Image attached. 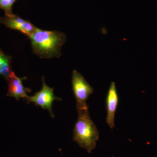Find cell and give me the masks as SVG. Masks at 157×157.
Masks as SVG:
<instances>
[{"mask_svg":"<svg viewBox=\"0 0 157 157\" xmlns=\"http://www.w3.org/2000/svg\"><path fill=\"white\" fill-rule=\"evenodd\" d=\"M42 89L36 92L34 95L29 96L26 98L27 103H33L35 105L42 107V109H47L52 118L55 117L52 111V106L54 101H62L61 98L56 97L54 94L53 88H51L46 85L45 78L42 77Z\"/></svg>","mask_w":157,"mask_h":157,"instance_id":"obj_4","label":"cell"},{"mask_svg":"<svg viewBox=\"0 0 157 157\" xmlns=\"http://www.w3.org/2000/svg\"><path fill=\"white\" fill-rule=\"evenodd\" d=\"M29 38L33 52L41 58L59 57L61 49L66 41V35L61 32L38 28Z\"/></svg>","mask_w":157,"mask_h":157,"instance_id":"obj_1","label":"cell"},{"mask_svg":"<svg viewBox=\"0 0 157 157\" xmlns=\"http://www.w3.org/2000/svg\"><path fill=\"white\" fill-rule=\"evenodd\" d=\"M11 63L12 57L5 54L0 48V75L5 78L12 71Z\"/></svg>","mask_w":157,"mask_h":157,"instance_id":"obj_8","label":"cell"},{"mask_svg":"<svg viewBox=\"0 0 157 157\" xmlns=\"http://www.w3.org/2000/svg\"><path fill=\"white\" fill-rule=\"evenodd\" d=\"M72 88L76 100L77 111L89 109L86 101L94 93V89L90 85L83 76L76 70L72 73Z\"/></svg>","mask_w":157,"mask_h":157,"instance_id":"obj_3","label":"cell"},{"mask_svg":"<svg viewBox=\"0 0 157 157\" xmlns=\"http://www.w3.org/2000/svg\"><path fill=\"white\" fill-rule=\"evenodd\" d=\"M77 112L78 118L73 129V140L91 154L95 148L99 132L90 117L89 109Z\"/></svg>","mask_w":157,"mask_h":157,"instance_id":"obj_2","label":"cell"},{"mask_svg":"<svg viewBox=\"0 0 157 157\" xmlns=\"http://www.w3.org/2000/svg\"><path fill=\"white\" fill-rule=\"evenodd\" d=\"M0 24H2L12 30H15L26 35L29 38L33 33L36 27L29 21L21 18L17 14L0 17Z\"/></svg>","mask_w":157,"mask_h":157,"instance_id":"obj_6","label":"cell"},{"mask_svg":"<svg viewBox=\"0 0 157 157\" xmlns=\"http://www.w3.org/2000/svg\"><path fill=\"white\" fill-rule=\"evenodd\" d=\"M6 79L8 85L7 96L15 98L17 101L21 98L25 100L29 97L27 94L31 93L32 90L25 87L22 82L24 80L26 79V77H17L12 71Z\"/></svg>","mask_w":157,"mask_h":157,"instance_id":"obj_5","label":"cell"},{"mask_svg":"<svg viewBox=\"0 0 157 157\" xmlns=\"http://www.w3.org/2000/svg\"><path fill=\"white\" fill-rule=\"evenodd\" d=\"M118 103L119 96L116 83L114 82H112L109 86L106 98L107 109L106 121L110 128L112 129L115 127L114 118Z\"/></svg>","mask_w":157,"mask_h":157,"instance_id":"obj_7","label":"cell"},{"mask_svg":"<svg viewBox=\"0 0 157 157\" xmlns=\"http://www.w3.org/2000/svg\"><path fill=\"white\" fill-rule=\"evenodd\" d=\"M17 0H0V9L5 11L6 15L12 16V6Z\"/></svg>","mask_w":157,"mask_h":157,"instance_id":"obj_9","label":"cell"}]
</instances>
